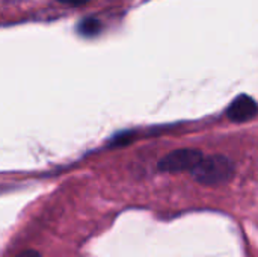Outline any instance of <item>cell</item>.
<instances>
[{
    "label": "cell",
    "mask_w": 258,
    "mask_h": 257,
    "mask_svg": "<svg viewBox=\"0 0 258 257\" xmlns=\"http://www.w3.org/2000/svg\"><path fill=\"white\" fill-rule=\"evenodd\" d=\"M17 257H42L38 251H33V250H26L23 253H20Z\"/></svg>",
    "instance_id": "cell-5"
},
{
    "label": "cell",
    "mask_w": 258,
    "mask_h": 257,
    "mask_svg": "<svg viewBox=\"0 0 258 257\" xmlns=\"http://www.w3.org/2000/svg\"><path fill=\"white\" fill-rule=\"evenodd\" d=\"M194 179L207 186L224 185L230 182L234 176V164L230 158L224 155H213L204 158L192 171Z\"/></svg>",
    "instance_id": "cell-1"
},
{
    "label": "cell",
    "mask_w": 258,
    "mask_h": 257,
    "mask_svg": "<svg viewBox=\"0 0 258 257\" xmlns=\"http://www.w3.org/2000/svg\"><path fill=\"white\" fill-rule=\"evenodd\" d=\"M101 30V23L97 20V18H85L79 23V27H77V32L82 35V36H86V38H91V36H95L98 35Z\"/></svg>",
    "instance_id": "cell-4"
},
{
    "label": "cell",
    "mask_w": 258,
    "mask_h": 257,
    "mask_svg": "<svg viewBox=\"0 0 258 257\" xmlns=\"http://www.w3.org/2000/svg\"><path fill=\"white\" fill-rule=\"evenodd\" d=\"M258 112V105L257 101L248 95V94H240L237 95L233 103L230 105L227 114L228 118L234 123H245L251 118H254Z\"/></svg>",
    "instance_id": "cell-3"
},
{
    "label": "cell",
    "mask_w": 258,
    "mask_h": 257,
    "mask_svg": "<svg viewBox=\"0 0 258 257\" xmlns=\"http://www.w3.org/2000/svg\"><path fill=\"white\" fill-rule=\"evenodd\" d=\"M204 155L197 148H180L166 155L159 162V170L163 173H180V171H192L201 161Z\"/></svg>",
    "instance_id": "cell-2"
},
{
    "label": "cell",
    "mask_w": 258,
    "mask_h": 257,
    "mask_svg": "<svg viewBox=\"0 0 258 257\" xmlns=\"http://www.w3.org/2000/svg\"><path fill=\"white\" fill-rule=\"evenodd\" d=\"M59 2H62V3H70V5H76V6H79V5H83V3H86L88 0H59Z\"/></svg>",
    "instance_id": "cell-6"
}]
</instances>
